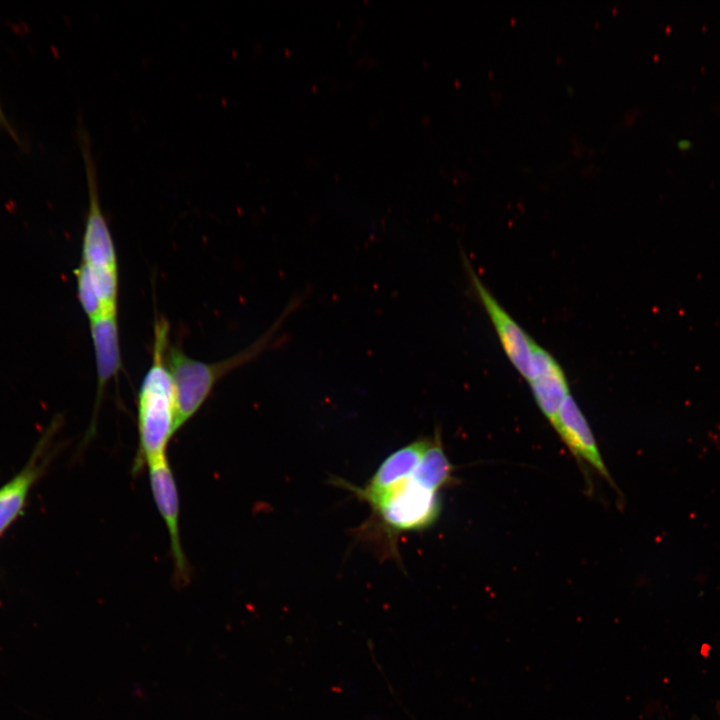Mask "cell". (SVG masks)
I'll return each instance as SVG.
<instances>
[{"instance_id":"1","label":"cell","mask_w":720,"mask_h":720,"mask_svg":"<svg viewBox=\"0 0 720 720\" xmlns=\"http://www.w3.org/2000/svg\"><path fill=\"white\" fill-rule=\"evenodd\" d=\"M169 345V324L160 317L154 323L152 362L137 394L136 472L165 458L168 443L178 431L175 388L166 360Z\"/></svg>"},{"instance_id":"2","label":"cell","mask_w":720,"mask_h":720,"mask_svg":"<svg viewBox=\"0 0 720 720\" xmlns=\"http://www.w3.org/2000/svg\"><path fill=\"white\" fill-rule=\"evenodd\" d=\"M79 139L87 178L89 204L82 239L81 261L75 270V276L91 287L106 315L116 314L119 277L115 245L101 208L96 164L89 136L84 129L79 130Z\"/></svg>"},{"instance_id":"3","label":"cell","mask_w":720,"mask_h":720,"mask_svg":"<svg viewBox=\"0 0 720 720\" xmlns=\"http://www.w3.org/2000/svg\"><path fill=\"white\" fill-rule=\"evenodd\" d=\"M302 299L300 296L292 299L264 335L244 350L223 360L206 363L190 358L178 347L169 345L166 360L175 388L178 430L202 407L222 377L272 347L283 320L300 306Z\"/></svg>"},{"instance_id":"4","label":"cell","mask_w":720,"mask_h":720,"mask_svg":"<svg viewBox=\"0 0 720 720\" xmlns=\"http://www.w3.org/2000/svg\"><path fill=\"white\" fill-rule=\"evenodd\" d=\"M391 532L416 531L439 516L438 493L417 483L412 476L370 505Z\"/></svg>"},{"instance_id":"5","label":"cell","mask_w":720,"mask_h":720,"mask_svg":"<svg viewBox=\"0 0 720 720\" xmlns=\"http://www.w3.org/2000/svg\"><path fill=\"white\" fill-rule=\"evenodd\" d=\"M60 425V417H55L38 439L23 468L0 487V538L23 515L32 489L46 473L56 452L53 441Z\"/></svg>"},{"instance_id":"6","label":"cell","mask_w":720,"mask_h":720,"mask_svg":"<svg viewBox=\"0 0 720 720\" xmlns=\"http://www.w3.org/2000/svg\"><path fill=\"white\" fill-rule=\"evenodd\" d=\"M462 259L469 282L486 311L507 358L517 372L528 381L535 342L500 305L476 274L467 257L462 255Z\"/></svg>"},{"instance_id":"7","label":"cell","mask_w":720,"mask_h":720,"mask_svg":"<svg viewBox=\"0 0 720 720\" xmlns=\"http://www.w3.org/2000/svg\"><path fill=\"white\" fill-rule=\"evenodd\" d=\"M148 469L153 499L169 533L175 578L178 585H185L190 580V568L180 539V505L175 478L167 457L151 463Z\"/></svg>"},{"instance_id":"8","label":"cell","mask_w":720,"mask_h":720,"mask_svg":"<svg viewBox=\"0 0 720 720\" xmlns=\"http://www.w3.org/2000/svg\"><path fill=\"white\" fill-rule=\"evenodd\" d=\"M430 441L431 438L418 439L396 450L383 461L364 487L359 488L343 480L341 486L371 505L413 475Z\"/></svg>"},{"instance_id":"9","label":"cell","mask_w":720,"mask_h":720,"mask_svg":"<svg viewBox=\"0 0 720 720\" xmlns=\"http://www.w3.org/2000/svg\"><path fill=\"white\" fill-rule=\"evenodd\" d=\"M89 326L95 354L97 389L93 417L86 440L94 434L105 388L109 381L117 376L122 362L117 314L89 320Z\"/></svg>"},{"instance_id":"10","label":"cell","mask_w":720,"mask_h":720,"mask_svg":"<svg viewBox=\"0 0 720 720\" xmlns=\"http://www.w3.org/2000/svg\"><path fill=\"white\" fill-rule=\"evenodd\" d=\"M527 382L539 409L553 426L562 403L570 395L569 385L557 360L537 343L533 348L531 374Z\"/></svg>"},{"instance_id":"11","label":"cell","mask_w":720,"mask_h":720,"mask_svg":"<svg viewBox=\"0 0 720 720\" xmlns=\"http://www.w3.org/2000/svg\"><path fill=\"white\" fill-rule=\"evenodd\" d=\"M553 427L578 459L591 465L613 484L589 424L571 395L562 403Z\"/></svg>"},{"instance_id":"12","label":"cell","mask_w":720,"mask_h":720,"mask_svg":"<svg viewBox=\"0 0 720 720\" xmlns=\"http://www.w3.org/2000/svg\"><path fill=\"white\" fill-rule=\"evenodd\" d=\"M453 469L444 451L440 434L436 432L412 478L424 488L438 493L454 481Z\"/></svg>"},{"instance_id":"13","label":"cell","mask_w":720,"mask_h":720,"mask_svg":"<svg viewBox=\"0 0 720 720\" xmlns=\"http://www.w3.org/2000/svg\"><path fill=\"white\" fill-rule=\"evenodd\" d=\"M0 126L3 127L4 129H6L12 135H14V132H13L9 122H8L7 118L5 117L1 103H0Z\"/></svg>"},{"instance_id":"14","label":"cell","mask_w":720,"mask_h":720,"mask_svg":"<svg viewBox=\"0 0 720 720\" xmlns=\"http://www.w3.org/2000/svg\"><path fill=\"white\" fill-rule=\"evenodd\" d=\"M677 145L680 147V149H687V148L690 146V142H689V141L680 140V141H678V144H677Z\"/></svg>"}]
</instances>
